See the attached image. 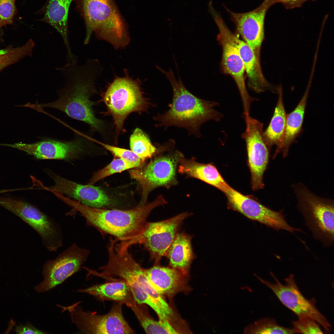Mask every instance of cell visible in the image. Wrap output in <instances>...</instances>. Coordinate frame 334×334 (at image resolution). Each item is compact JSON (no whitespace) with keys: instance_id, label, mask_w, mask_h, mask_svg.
Masks as SVG:
<instances>
[{"instance_id":"obj_1","label":"cell","mask_w":334,"mask_h":334,"mask_svg":"<svg viewBox=\"0 0 334 334\" xmlns=\"http://www.w3.org/2000/svg\"><path fill=\"white\" fill-rule=\"evenodd\" d=\"M96 62L89 60L82 66L78 65L77 61L67 62L57 68L65 80L64 86L57 92L58 99L47 103L32 104V108L59 110L71 118L87 124L92 131L106 137L109 132V128L104 121L96 117L92 107L96 104L90 100L96 92Z\"/></svg>"},{"instance_id":"obj_2","label":"cell","mask_w":334,"mask_h":334,"mask_svg":"<svg viewBox=\"0 0 334 334\" xmlns=\"http://www.w3.org/2000/svg\"><path fill=\"white\" fill-rule=\"evenodd\" d=\"M156 67L170 82L173 97L169 109L154 116L156 126L165 129L172 126L182 127L189 134L199 137L201 136L200 129L204 123L210 120L219 121L223 117L222 114L214 109L218 103L194 95L186 88L179 77L178 80L176 79L171 68L165 71L159 66Z\"/></svg>"},{"instance_id":"obj_3","label":"cell","mask_w":334,"mask_h":334,"mask_svg":"<svg viewBox=\"0 0 334 334\" xmlns=\"http://www.w3.org/2000/svg\"><path fill=\"white\" fill-rule=\"evenodd\" d=\"M63 200L79 212L88 225L96 228L102 235H111L122 242L131 241L139 235L145 228L151 211L166 203L162 195L148 204L138 205L128 209L90 207L66 197Z\"/></svg>"},{"instance_id":"obj_4","label":"cell","mask_w":334,"mask_h":334,"mask_svg":"<svg viewBox=\"0 0 334 334\" xmlns=\"http://www.w3.org/2000/svg\"><path fill=\"white\" fill-rule=\"evenodd\" d=\"M102 100L113 120L116 142L126 131L124 124L128 115L146 112L151 105L144 96L139 81L127 75L115 79L104 92Z\"/></svg>"},{"instance_id":"obj_5","label":"cell","mask_w":334,"mask_h":334,"mask_svg":"<svg viewBox=\"0 0 334 334\" xmlns=\"http://www.w3.org/2000/svg\"><path fill=\"white\" fill-rule=\"evenodd\" d=\"M83 6L87 25L85 45L89 42L93 32L116 49L128 44L126 27L112 0H83Z\"/></svg>"},{"instance_id":"obj_6","label":"cell","mask_w":334,"mask_h":334,"mask_svg":"<svg viewBox=\"0 0 334 334\" xmlns=\"http://www.w3.org/2000/svg\"><path fill=\"white\" fill-rule=\"evenodd\" d=\"M297 194L298 207L305 225L324 247L332 246L334 241L333 202L318 198L306 188L299 189Z\"/></svg>"},{"instance_id":"obj_7","label":"cell","mask_w":334,"mask_h":334,"mask_svg":"<svg viewBox=\"0 0 334 334\" xmlns=\"http://www.w3.org/2000/svg\"><path fill=\"white\" fill-rule=\"evenodd\" d=\"M184 157L176 150L156 156L148 164L129 171L131 177L140 184L142 190L139 205L145 204L149 193L160 186L169 188L178 183L176 170L180 159Z\"/></svg>"},{"instance_id":"obj_8","label":"cell","mask_w":334,"mask_h":334,"mask_svg":"<svg viewBox=\"0 0 334 334\" xmlns=\"http://www.w3.org/2000/svg\"><path fill=\"white\" fill-rule=\"evenodd\" d=\"M79 302L68 306L57 305L62 312L67 310L71 320L81 333L85 334H123L135 333L124 319L121 302L114 303L109 312L98 315L84 310Z\"/></svg>"},{"instance_id":"obj_9","label":"cell","mask_w":334,"mask_h":334,"mask_svg":"<svg viewBox=\"0 0 334 334\" xmlns=\"http://www.w3.org/2000/svg\"><path fill=\"white\" fill-rule=\"evenodd\" d=\"M41 139V140L32 143H0V145L23 151L38 159L71 160L84 154L93 142L91 137L79 132L76 134L73 139L69 141L45 137Z\"/></svg>"},{"instance_id":"obj_10","label":"cell","mask_w":334,"mask_h":334,"mask_svg":"<svg viewBox=\"0 0 334 334\" xmlns=\"http://www.w3.org/2000/svg\"><path fill=\"white\" fill-rule=\"evenodd\" d=\"M191 215L183 212L162 221L147 222L139 235L123 245L129 248L133 245H142L149 252L150 259L158 263L179 232L183 221Z\"/></svg>"},{"instance_id":"obj_11","label":"cell","mask_w":334,"mask_h":334,"mask_svg":"<svg viewBox=\"0 0 334 334\" xmlns=\"http://www.w3.org/2000/svg\"><path fill=\"white\" fill-rule=\"evenodd\" d=\"M209 10L219 32L217 38L222 48L223 70L224 73L229 74L233 78L241 95L244 112L249 113L251 103L257 99L251 97L247 90L244 77V66L234 40V34L228 28L222 17L213 7Z\"/></svg>"},{"instance_id":"obj_12","label":"cell","mask_w":334,"mask_h":334,"mask_svg":"<svg viewBox=\"0 0 334 334\" xmlns=\"http://www.w3.org/2000/svg\"><path fill=\"white\" fill-rule=\"evenodd\" d=\"M270 275L275 282L274 283L255 276L273 292L283 305L298 317L310 318L322 326L326 332H330L331 324L316 307L315 300H308L304 296L298 289L293 275H290L285 279V284L281 283L273 273H270Z\"/></svg>"},{"instance_id":"obj_13","label":"cell","mask_w":334,"mask_h":334,"mask_svg":"<svg viewBox=\"0 0 334 334\" xmlns=\"http://www.w3.org/2000/svg\"><path fill=\"white\" fill-rule=\"evenodd\" d=\"M89 253V250L74 243L55 259L47 261L42 268L43 280L35 287L36 291L45 292L63 282L79 270Z\"/></svg>"},{"instance_id":"obj_14","label":"cell","mask_w":334,"mask_h":334,"mask_svg":"<svg viewBox=\"0 0 334 334\" xmlns=\"http://www.w3.org/2000/svg\"><path fill=\"white\" fill-rule=\"evenodd\" d=\"M243 116L246 126L241 136L246 145L252 188L256 191L264 185L263 177L268 161V150L263 137V124L249 114H243Z\"/></svg>"},{"instance_id":"obj_15","label":"cell","mask_w":334,"mask_h":334,"mask_svg":"<svg viewBox=\"0 0 334 334\" xmlns=\"http://www.w3.org/2000/svg\"><path fill=\"white\" fill-rule=\"evenodd\" d=\"M224 193L227 199L228 208L240 212L250 219L258 221L276 230L283 229L292 233L295 231L302 232L300 229L289 225L282 212L270 209L231 186Z\"/></svg>"},{"instance_id":"obj_16","label":"cell","mask_w":334,"mask_h":334,"mask_svg":"<svg viewBox=\"0 0 334 334\" xmlns=\"http://www.w3.org/2000/svg\"><path fill=\"white\" fill-rule=\"evenodd\" d=\"M277 3V0H264L255 9L243 13L234 12L226 7L238 33L259 57L264 36L266 13L272 6Z\"/></svg>"},{"instance_id":"obj_17","label":"cell","mask_w":334,"mask_h":334,"mask_svg":"<svg viewBox=\"0 0 334 334\" xmlns=\"http://www.w3.org/2000/svg\"><path fill=\"white\" fill-rule=\"evenodd\" d=\"M16 215L34 229L50 251H56L62 245V233L56 224L44 213L26 202L17 208Z\"/></svg>"},{"instance_id":"obj_18","label":"cell","mask_w":334,"mask_h":334,"mask_svg":"<svg viewBox=\"0 0 334 334\" xmlns=\"http://www.w3.org/2000/svg\"><path fill=\"white\" fill-rule=\"evenodd\" d=\"M50 173L55 183L54 186L48 187L51 190L74 198L81 204L90 207L113 209L115 206L114 201L99 187L79 184Z\"/></svg>"},{"instance_id":"obj_19","label":"cell","mask_w":334,"mask_h":334,"mask_svg":"<svg viewBox=\"0 0 334 334\" xmlns=\"http://www.w3.org/2000/svg\"><path fill=\"white\" fill-rule=\"evenodd\" d=\"M107 281L97 284L77 291L93 296L101 300H110L121 302L130 307L136 302L135 301L130 287L122 279H118L112 277L103 278Z\"/></svg>"},{"instance_id":"obj_20","label":"cell","mask_w":334,"mask_h":334,"mask_svg":"<svg viewBox=\"0 0 334 334\" xmlns=\"http://www.w3.org/2000/svg\"><path fill=\"white\" fill-rule=\"evenodd\" d=\"M178 171L187 177L199 179L224 193L230 186L226 182L216 167L212 163L197 162L194 157L182 158L179 163Z\"/></svg>"},{"instance_id":"obj_21","label":"cell","mask_w":334,"mask_h":334,"mask_svg":"<svg viewBox=\"0 0 334 334\" xmlns=\"http://www.w3.org/2000/svg\"><path fill=\"white\" fill-rule=\"evenodd\" d=\"M145 273L154 289L161 295L171 296L180 289L184 275L171 267H165L155 263Z\"/></svg>"},{"instance_id":"obj_22","label":"cell","mask_w":334,"mask_h":334,"mask_svg":"<svg viewBox=\"0 0 334 334\" xmlns=\"http://www.w3.org/2000/svg\"><path fill=\"white\" fill-rule=\"evenodd\" d=\"M234 39L244 64L249 87L257 92L264 91L270 85L263 74L259 57L245 41L234 34Z\"/></svg>"},{"instance_id":"obj_23","label":"cell","mask_w":334,"mask_h":334,"mask_svg":"<svg viewBox=\"0 0 334 334\" xmlns=\"http://www.w3.org/2000/svg\"><path fill=\"white\" fill-rule=\"evenodd\" d=\"M192 236L184 232H178L166 251L164 256L169 260L170 267L187 274L196 258L191 245Z\"/></svg>"},{"instance_id":"obj_24","label":"cell","mask_w":334,"mask_h":334,"mask_svg":"<svg viewBox=\"0 0 334 334\" xmlns=\"http://www.w3.org/2000/svg\"><path fill=\"white\" fill-rule=\"evenodd\" d=\"M72 0H49L45 13L42 20L55 28L62 36L68 61L73 60L76 57L71 50L68 36L67 18Z\"/></svg>"},{"instance_id":"obj_25","label":"cell","mask_w":334,"mask_h":334,"mask_svg":"<svg viewBox=\"0 0 334 334\" xmlns=\"http://www.w3.org/2000/svg\"><path fill=\"white\" fill-rule=\"evenodd\" d=\"M310 84V81L303 96L296 108L286 115L283 139L277 148L276 153L281 151L284 156H286L289 146L301 131Z\"/></svg>"},{"instance_id":"obj_26","label":"cell","mask_w":334,"mask_h":334,"mask_svg":"<svg viewBox=\"0 0 334 334\" xmlns=\"http://www.w3.org/2000/svg\"><path fill=\"white\" fill-rule=\"evenodd\" d=\"M277 91L278 94L277 103L270 123L265 131H263V136L268 147L276 145L278 148L283 139L287 114L284 105L281 86L278 87Z\"/></svg>"},{"instance_id":"obj_27","label":"cell","mask_w":334,"mask_h":334,"mask_svg":"<svg viewBox=\"0 0 334 334\" xmlns=\"http://www.w3.org/2000/svg\"><path fill=\"white\" fill-rule=\"evenodd\" d=\"M131 309L141 325L147 334H177L178 331L171 323L166 319H152L143 307V304L136 303L132 305Z\"/></svg>"},{"instance_id":"obj_28","label":"cell","mask_w":334,"mask_h":334,"mask_svg":"<svg viewBox=\"0 0 334 334\" xmlns=\"http://www.w3.org/2000/svg\"><path fill=\"white\" fill-rule=\"evenodd\" d=\"M129 142L131 150L144 162L158 152L157 148L152 144L149 136L139 128H135L131 135Z\"/></svg>"},{"instance_id":"obj_29","label":"cell","mask_w":334,"mask_h":334,"mask_svg":"<svg viewBox=\"0 0 334 334\" xmlns=\"http://www.w3.org/2000/svg\"><path fill=\"white\" fill-rule=\"evenodd\" d=\"M247 334L295 333L292 329L279 325L276 320L270 318L260 319L246 327L244 331Z\"/></svg>"},{"instance_id":"obj_30","label":"cell","mask_w":334,"mask_h":334,"mask_svg":"<svg viewBox=\"0 0 334 334\" xmlns=\"http://www.w3.org/2000/svg\"><path fill=\"white\" fill-rule=\"evenodd\" d=\"M35 45L33 40L29 39L22 46L10 49L0 54V71L26 56H31Z\"/></svg>"},{"instance_id":"obj_31","label":"cell","mask_w":334,"mask_h":334,"mask_svg":"<svg viewBox=\"0 0 334 334\" xmlns=\"http://www.w3.org/2000/svg\"><path fill=\"white\" fill-rule=\"evenodd\" d=\"M134 168L132 165L123 159L115 158L108 165L95 173L88 184L93 185L100 180L113 174Z\"/></svg>"},{"instance_id":"obj_32","label":"cell","mask_w":334,"mask_h":334,"mask_svg":"<svg viewBox=\"0 0 334 334\" xmlns=\"http://www.w3.org/2000/svg\"><path fill=\"white\" fill-rule=\"evenodd\" d=\"M92 140L109 151L116 157L122 159L132 165L134 168L140 167L144 165V162L131 150L106 144L92 138Z\"/></svg>"},{"instance_id":"obj_33","label":"cell","mask_w":334,"mask_h":334,"mask_svg":"<svg viewBox=\"0 0 334 334\" xmlns=\"http://www.w3.org/2000/svg\"><path fill=\"white\" fill-rule=\"evenodd\" d=\"M292 322V330L295 333L323 334L320 325L314 320L307 317H299Z\"/></svg>"},{"instance_id":"obj_34","label":"cell","mask_w":334,"mask_h":334,"mask_svg":"<svg viewBox=\"0 0 334 334\" xmlns=\"http://www.w3.org/2000/svg\"><path fill=\"white\" fill-rule=\"evenodd\" d=\"M15 0H0V26L12 24L16 12Z\"/></svg>"},{"instance_id":"obj_35","label":"cell","mask_w":334,"mask_h":334,"mask_svg":"<svg viewBox=\"0 0 334 334\" xmlns=\"http://www.w3.org/2000/svg\"><path fill=\"white\" fill-rule=\"evenodd\" d=\"M15 331L17 334H47V333L39 330L30 323L25 325H20L17 326Z\"/></svg>"},{"instance_id":"obj_36","label":"cell","mask_w":334,"mask_h":334,"mask_svg":"<svg viewBox=\"0 0 334 334\" xmlns=\"http://www.w3.org/2000/svg\"><path fill=\"white\" fill-rule=\"evenodd\" d=\"M315 0H277L278 2L281 3L287 9H292L301 7L306 2Z\"/></svg>"},{"instance_id":"obj_37","label":"cell","mask_w":334,"mask_h":334,"mask_svg":"<svg viewBox=\"0 0 334 334\" xmlns=\"http://www.w3.org/2000/svg\"><path fill=\"white\" fill-rule=\"evenodd\" d=\"M0 28H1V27H0Z\"/></svg>"}]
</instances>
